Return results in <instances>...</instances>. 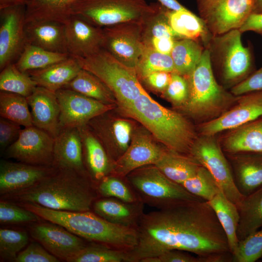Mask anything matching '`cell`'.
<instances>
[{
  "label": "cell",
  "instance_id": "10",
  "mask_svg": "<svg viewBox=\"0 0 262 262\" xmlns=\"http://www.w3.org/2000/svg\"><path fill=\"white\" fill-rule=\"evenodd\" d=\"M189 154L209 171L226 196L237 206L245 196L237 189L231 166L214 136H198Z\"/></svg>",
  "mask_w": 262,
  "mask_h": 262
},
{
  "label": "cell",
  "instance_id": "19",
  "mask_svg": "<svg viewBox=\"0 0 262 262\" xmlns=\"http://www.w3.org/2000/svg\"><path fill=\"white\" fill-rule=\"evenodd\" d=\"M68 53L74 58H83L103 49V28L72 15L64 24Z\"/></svg>",
  "mask_w": 262,
  "mask_h": 262
},
{
  "label": "cell",
  "instance_id": "24",
  "mask_svg": "<svg viewBox=\"0 0 262 262\" xmlns=\"http://www.w3.org/2000/svg\"><path fill=\"white\" fill-rule=\"evenodd\" d=\"M141 200L127 202L113 197L95 200L92 205L94 213L105 220L118 225L137 229L144 213Z\"/></svg>",
  "mask_w": 262,
  "mask_h": 262
},
{
  "label": "cell",
  "instance_id": "48",
  "mask_svg": "<svg viewBox=\"0 0 262 262\" xmlns=\"http://www.w3.org/2000/svg\"><path fill=\"white\" fill-rule=\"evenodd\" d=\"M59 259L49 252L42 245L32 242L20 251L15 262H58Z\"/></svg>",
  "mask_w": 262,
  "mask_h": 262
},
{
  "label": "cell",
  "instance_id": "34",
  "mask_svg": "<svg viewBox=\"0 0 262 262\" xmlns=\"http://www.w3.org/2000/svg\"><path fill=\"white\" fill-rule=\"evenodd\" d=\"M205 47L198 42L188 38L175 40L170 55L174 72L185 77L189 76L202 57Z\"/></svg>",
  "mask_w": 262,
  "mask_h": 262
},
{
  "label": "cell",
  "instance_id": "18",
  "mask_svg": "<svg viewBox=\"0 0 262 262\" xmlns=\"http://www.w3.org/2000/svg\"><path fill=\"white\" fill-rule=\"evenodd\" d=\"M165 150L155 143L147 133L137 131L127 149L113 163L110 174L125 178L136 169L155 164Z\"/></svg>",
  "mask_w": 262,
  "mask_h": 262
},
{
  "label": "cell",
  "instance_id": "1",
  "mask_svg": "<svg viewBox=\"0 0 262 262\" xmlns=\"http://www.w3.org/2000/svg\"><path fill=\"white\" fill-rule=\"evenodd\" d=\"M137 230L138 243L127 252L126 262H140L172 249L193 253L207 262L232 260L226 235L209 203L203 199L144 213Z\"/></svg>",
  "mask_w": 262,
  "mask_h": 262
},
{
  "label": "cell",
  "instance_id": "4",
  "mask_svg": "<svg viewBox=\"0 0 262 262\" xmlns=\"http://www.w3.org/2000/svg\"><path fill=\"white\" fill-rule=\"evenodd\" d=\"M123 109L166 148L189 154L198 136L193 125L180 113L161 105L146 91Z\"/></svg>",
  "mask_w": 262,
  "mask_h": 262
},
{
  "label": "cell",
  "instance_id": "32",
  "mask_svg": "<svg viewBox=\"0 0 262 262\" xmlns=\"http://www.w3.org/2000/svg\"><path fill=\"white\" fill-rule=\"evenodd\" d=\"M208 202L213 210L226 235L232 256L239 243L237 235L240 218L238 208L236 204L226 196L221 190Z\"/></svg>",
  "mask_w": 262,
  "mask_h": 262
},
{
  "label": "cell",
  "instance_id": "37",
  "mask_svg": "<svg viewBox=\"0 0 262 262\" xmlns=\"http://www.w3.org/2000/svg\"><path fill=\"white\" fill-rule=\"evenodd\" d=\"M168 9L160 3H153L152 11L143 22V38L146 45H148L155 37H167L175 40L181 38L170 26L167 16Z\"/></svg>",
  "mask_w": 262,
  "mask_h": 262
},
{
  "label": "cell",
  "instance_id": "6",
  "mask_svg": "<svg viewBox=\"0 0 262 262\" xmlns=\"http://www.w3.org/2000/svg\"><path fill=\"white\" fill-rule=\"evenodd\" d=\"M239 29L213 35L205 47L209 51L212 66L218 71L222 85L232 88L254 72L250 49L245 47Z\"/></svg>",
  "mask_w": 262,
  "mask_h": 262
},
{
  "label": "cell",
  "instance_id": "12",
  "mask_svg": "<svg viewBox=\"0 0 262 262\" xmlns=\"http://www.w3.org/2000/svg\"><path fill=\"white\" fill-rule=\"evenodd\" d=\"M103 29V49L124 65L136 69L146 48L143 22H122Z\"/></svg>",
  "mask_w": 262,
  "mask_h": 262
},
{
  "label": "cell",
  "instance_id": "38",
  "mask_svg": "<svg viewBox=\"0 0 262 262\" xmlns=\"http://www.w3.org/2000/svg\"><path fill=\"white\" fill-rule=\"evenodd\" d=\"M0 115L24 127L33 126L27 98L18 94L0 91Z\"/></svg>",
  "mask_w": 262,
  "mask_h": 262
},
{
  "label": "cell",
  "instance_id": "7",
  "mask_svg": "<svg viewBox=\"0 0 262 262\" xmlns=\"http://www.w3.org/2000/svg\"><path fill=\"white\" fill-rule=\"evenodd\" d=\"M75 58L82 68L96 75L108 87L123 108L146 91L136 69L124 65L104 49L88 56Z\"/></svg>",
  "mask_w": 262,
  "mask_h": 262
},
{
  "label": "cell",
  "instance_id": "3",
  "mask_svg": "<svg viewBox=\"0 0 262 262\" xmlns=\"http://www.w3.org/2000/svg\"><path fill=\"white\" fill-rule=\"evenodd\" d=\"M18 204L41 218L61 225L88 241L129 252L138 243L137 229L111 223L94 213L54 210L30 203Z\"/></svg>",
  "mask_w": 262,
  "mask_h": 262
},
{
  "label": "cell",
  "instance_id": "43",
  "mask_svg": "<svg viewBox=\"0 0 262 262\" xmlns=\"http://www.w3.org/2000/svg\"><path fill=\"white\" fill-rule=\"evenodd\" d=\"M108 175L98 181L97 193L102 197H113L127 202L140 200L127 180Z\"/></svg>",
  "mask_w": 262,
  "mask_h": 262
},
{
  "label": "cell",
  "instance_id": "9",
  "mask_svg": "<svg viewBox=\"0 0 262 262\" xmlns=\"http://www.w3.org/2000/svg\"><path fill=\"white\" fill-rule=\"evenodd\" d=\"M153 9L146 0H78L72 15L101 28L129 21H144Z\"/></svg>",
  "mask_w": 262,
  "mask_h": 262
},
{
  "label": "cell",
  "instance_id": "30",
  "mask_svg": "<svg viewBox=\"0 0 262 262\" xmlns=\"http://www.w3.org/2000/svg\"><path fill=\"white\" fill-rule=\"evenodd\" d=\"M167 16L172 29L181 38L200 41L205 47L213 35L200 17L188 9L173 11L168 9Z\"/></svg>",
  "mask_w": 262,
  "mask_h": 262
},
{
  "label": "cell",
  "instance_id": "17",
  "mask_svg": "<svg viewBox=\"0 0 262 262\" xmlns=\"http://www.w3.org/2000/svg\"><path fill=\"white\" fill-rule=\"evenodd\" d=\"M39 221L29 227L30 234L58 258L68 262L86 246L82 238L64 227L48 221Z\"/></svg>",
  "mask_w": 262,
  "mask_h": 262
},
{
  "label": "cell",
  "instance_id": "51",
  "mask_svg": "<svg viewBox=\"0 0 262 262\" xmlns=\"http://www.w3.org/2000/svg\"><path fill=\"white\" fill-rule=\"evenodd\" d=\"M158 257L161 262H207L204 258L179 249L167 251Z\"/></svg>",
  "mask_w": 262,
  "mask_h": 262
},
{
  "label": "cell",
  "instance_id": "31",
  "mask_svg": "<svg viewBox=\"0 0 262 262\" xmlns=\"http://www.w3.org/2000/svg\"><path fill=\"white\" fill-rule=\"evenodd\" d=\"M154 165L168 178L180 185L195 175L201 166L190 154L167 148Z\"/></svg>",
  "mask_w": 262,
  "mask_h": 262
},
{
  "label": "cell",
  "instance_id": "5",
  "mask_svg": "<svg viewBox=\"0 0 262 262\" xmlns=\"http://www.w3.org/2000/svg\"><path fill=\"white\" fill-rule=\"evenodd\" d=\"M185 78L188 83L189 94L180 108L197 121L203 123L218 117L238 99V96L229 92L217 82L210 53L206 48L197 65Z\"/></svg>",
  "mask_w": 262,
  "mask_h": 262
},
{
  "label": "cell",
  "instance_id": "23",
  "mask_svg": "<svg viewBox=\"0 0 262 262\" xmlns=\"http://www.w3.org/2000/svg\"><path fill=\"white\" fill-rule=\"evenodd\" d=\"M231 170L240 193L246 196L262 187V153L229 154Z\"/></svg>",
  "mask_w": 262,
  "mask_h": 262
},
{
  "label": "cell",
  "instance_id": "35",
  "mask_svg": "<svg viewBox=\"0 0 262 262\" xmlns=\"http://www.w3.org/2000/svg\"><path fill=\"white\" fill-rule=\"evenodd\" d=\"M64 88L105 103L115 102V98L108 87L96 75L82 68Z\"/></svg>",
  "mask_w": 262,
  "mask_h": 262
},
{
  "label": "cell",
  "instance_id": "53",
  "mask_svg": "<svg viewBox=\"0 0 262 262\" xmlns=\"http://www.w3.org/2000/svg\"><path fill=\"white\" fill-rule=\"evenodd\" d=\"M239 30L242 33L253 31L262 35V13H251Z\"/></svg>",
  "mask_w": 262,
  "mask_h": 262
},
{
  "label": "cell",
  "instance_id": "22",
  "mask_svg": "<svg viewBox=\"0 0 262 262\" xmlns=\"http://www.w3.org/2000/svg\"><path fill=\"white\" fill-rule=\"evenodd\" d=\"M52 166L57 169L74 170L87 175L78 128L62 129L54 138Z\"/></svg>",
  "mask_w": 262,
  "mask_h": 262
},
{
  "label": "cell",
  "instance_id": "58",
  "mask_svg": "<svg viewBox=\"0 0 262 262\" xmlns=\"http://www.w3.org/2000/svg\"><path fill=\"white\" fill-rule=\"evenodd\" d=\"M140 262H161L159 257H147L142 259Z\"/></svg>",
  "mask_w": 262,
  "mask_h": 262
},
{
  "label": "cell",
  "instance_id": "40",
  "mask_svg": "<svg viewBox=\"0 0 262 262\" xmlns=\"http://www.w3.org/2000/svg\"><path fill=\"white\" fill-rule=\"evenodd\" d=\"M181 185L190 194L207 201L212 200L221 190L209 171L201 165Z\"/></svg>",
  "mask_w": 262,
  "mask_h": 262
},
{
  "label": "cell",
  "instance_id": "41",
  "mask_svg": "<svg viewBox=\"0 0 262 262\" xmlns=\"http://www.w3.org/2000/svg\"><path fill=\"white\" fill-rule=\"evenodd\" d=\"M127 252L101 244L86 246L68 262H126Z\"/></svg>",
  "mask_w": 262,
  "mask_h": 262
},
{
  "label": "cell",
  "instance_id": "42",
  "mask_svg": "<svg viewBox=\"0 0 262 262\" xmlns=\"http://www.w3.org/2000/svg\"><path fill=\"white\" fill-rule=\"evenodd\" d=\"M138 78L143 79L157 71L174 72V66L170 54L160 53L150 46L146 45L136 67Z\"/></svg>",
  "mask_w": 262,
  "mask_h": 262
},
{
  "label": "cell",
  "instance_id": "47",
  "mask_svg": "<svg viewBox=\"0 0 262 262\" xmlns=\"http://www.w3.org/2000/svg\"><path fill=\"white\" fill-rule=\"evenodd\" d=\"M163 93L173 104L181 108L186 102L189 94L186 78L176 72H172L170 81Z\"/></svg>",
  "mask_w": 262,
  "mask_h": 262
},
{
  "label": "cell",
  "instance_id": "13",
  "mask_svg": "<svg viewBox=\"0 0 262 262\" xmlns=\"http://www.w3.org/2000/svg\"><path fill=\"white\" fill-rule=\"evenodd\" d=\"M54 143V138L45 131L34 126L24 127L4 153L7 158L19 162L52 166Z\"/></svg>",
  "mask_w": 262,
  "mask_h": 262
},
{
  "label": "cell",
  "instance_id": "57",
  "mask_svg": "<svg viewBox=\"0 0 262 262\" xmlns=\"http://www.w3.org/2000/svg\"><path fill=\"white\" fill-rule=\"evenodd\" d=\"M252 13H262V0H255Z\"/></svg>",
  "mask_w": 262,
  "mask_h": 262
},
{
  "label": "cell",
  "instance_id": "46",
  "mask_svg": "<svg viewBox=\"0 0 262 262\" xmlns=\"http://www.w3.org/2000/svg\"><path fill=\"white\" fill-rule=\"evenodd\" d=\"M39 216L18 204L2 199L0 202L1 224H18L40 221Z\"/></svg>",
  "mask_w": 262,
  "mask_h": 262
},
{
  "label": "cell",
  "instance_id": "36",
  "mask_svg": "<svg viewBox=\"0 0 262 262\" xmlns=\"http://www.w3.org/2000/svg\"><path fill=\"white\" fill-rule=\"evenodd\" d=\"M70 56L68 53L52 52L27 43L15 64L20 71L28 72L46 68Z\"/></svg>",
  "mask_w": 262,
  "mask_h": 262
},
{
  "label": "cell",
  "instance_id": "49",
  "mask_svg": "<svg viewBox=\"0 0 262 262\" xmlns=\"http://www.w3.org/2000/svg\"><path fill=\"white\" fill-rule=\"evenodd\" d=\"M21 126L12 121L0 118V148L4 153L5 150L18 138L22 130Z\"/></svg>",
  "mask_w": 262,
  "mask_h": 262
},
{
  "label": "cell",
  "instance_id": "29",
  "mask_svg": "<svg viewBox=\"0 0 262 262\" xmlns=\"http://www.w3.org/2000/svg\"><path fill=\"white\" fill-rule=\"evenodd\" d=\"M78 0H29L26 6V23L51 21L65 24L73 15Z\"/></svg>",
  "mask_w": 262,
  "mask_h": 262
},
{
  "label": "cell",
  "instance_id": "33",
  "mask_svg": "<svg viewBox=\"0 0 262 262\" xmlns=\"http://www.w3.org/2000/svg\"><path fill=\"white\" fill-rule=\"evenodd\" d=\"M237 207L240 217L237 231L239 241L262 228V187L245 196Z\"/></svg>",
  "mask_w": 262,
  "mask_h": 262
},
{
  "label": "cell",
  "instance_id": "54",
  "mask_svg": "<svg viewBox=\"0 0 262 262\" xmlns=\"http://www.w3.org/2000/svg\"><path fill=\"white\" fill-rule=\"evenodd\" d=\"M175 39L171 37H155L151 39L149 44L156 51L165 54H170Z\"/></svg>",
  "mask_w": 262,
  "mask_h": 262
},
{
  "label": "cell",
  "instance_id": "16",
  "mask_svg": "<svg viewBox=\"0 0 262 262\" xmlns=\"http://www.w3.org/2000/svg\"><path fill=\"white\" fill-rule=\"evenodd\" d=\"M262 116V91L238 96L236 102L218 117L202 123L201 135L215 136L230 131Z\"/></svg>",
  "mask_w": 262,
  "mask_h": 262
},
{
  "label": "cell",
  "instance_id": "50",
  "mask_svg": "<svg viewBox=\"0 0 262 262\" xmlns=\"http://www.w3.org/2000/svg\"><path fill=\"white\" fill-rule=\"evenodd\" d=\"M262 91V67L246 80L230 89V92L239 96L250 92Z\"/></svg>",
  "mask_w": 262,
  "mask_h": 262
},
{
  "label": "cell",
  "instance_id": "55",
  "mask_svg": "<svg viewBox=\"0 0 262 262\" xmlns=\"http://www.w3.org/2000/svg\"><path fill=\"white\" fill-rule=\"evenodd\" d=\"M159 3L167 8V9L173 10H188L182 5L177 0H157Z\"/></svg>",
  "mask_w": 262,
  "mask_h": 262
},
{
  "label": "cell",
  "instance_id": "8",
  "mask_svg": "<svg viewBox=\"0 0 262 262\" xmlns=\"http://www.w3.org/2000/svg\"><path fill=\"white\" fill-rule=\"evenodd\" d=\"M125 178L144 204L158 209L181 202L202 199L170 180L154 164L136 169Z\"/></svg>",
  "mask_w": 262,
  "mask_h": 262
},
{
  "label": "cell",
  "instance_id": "21",
  "mask_svg": "<svg viewBox=\"0 0 262 262\" xmlns=\"http://www.w3.org/2000/svg\"><path fill=\"white\" fill-rule=\"evenodd\" d=\"M26 98L33 126L55 138L61 130L60 106L55 93L37 86L33 93Z\"/></svg>",
  "mask_w": 262,
  "mask_h": 262
},
{
  "label": "cell",
  "instance_id": "11",
  "mask_svg": "<svg viewBox=\"0 0 262 262\" xmlns=\"http://www.w3.org/2000/svg\"><path fill=\"white\" fill-rule=\"evenodd\" d=\"M255 0H197L200 17L213 35L239 29L252 12Z\"/></svg>",
  "mask_w": 262,
  "mask_h": 262
},
{
  "label": "cell",
  "instance_id": "39",
  "mask_svg": "<svg viewBox=\"0 0 262 262\" xmlns=\"http://www.w3.org/2000/svg\"><path fill=\"white\" fill-rule=\"evenodd\" d=\"M37 86L27 72L19 70L15 63L0 70V90L28 97Z\"/></svg>",
  "mask_w": 262,
  "mask_h": 262
},
{
  "label": "cell",
  "instance_id": "15",
  "mask_svg": "<svg viewBox=\"0 0 262 262\" xmlns=\"http://www.w3.org/2000/svg\"><path fill=\"white\" fill-rule=\"evenodd\" d=\"M26 6L0 10V69L15 63L27 40L25 33Z\"/></svg>",
  "mask_w": 262,
  "mask_h": 262
},
{
  "label": "cell",
  "instance_id": "25",
  "mask_svg": "<svg viewBox=\"0 0 262 262\" xmlns=\"http://www.w3.org/2000/svg\"><path fill=\"white\" fill-rule=\"evenodd\" d=\"M25 33L28 44L52 52L68 53L64 24L51 21L26 23Z\"/></svg>",
  "mask_w": 262,
  "mask_h": 262
},
{
  "label": "cell",
  "instance_id": "27",
  "mask_svg": "<svg viewBox=\"0 0 262 262\" xmlns=\"http://www.w3.org/2000/svg\"><path fill=\"white\" fill-rule=\"evenodd\" d=\"M82 67L78 60L70 56L46 68L27 72L37 86L55 93L65 87L77 75Z\"/></svg>",
  "mask_w": 262,
  "mask_h": 262
},
{
  "label": "cell",
  "instance_id": "56",
  "mask_svg": "<svg viewBox=\"0 0 262 262\" xmlns=\"http://www.w3.org/2000/svg\"><path fill=\"white\" fill-rule=\"evenodd\" d=\"M29 0H0V10L6 8L26 6Z\"/></svg>",
  "mask_w": 262,
  "mask_h": 262
},
{
  "label": "cell",
  "instance_id": "20",
  "mask_svg": "<svg viewBox=\"0 0 262 262\" xmlns=\"http://www.w3.org/2000/svg\"><path fill=\"white\" fill-rule=\"evenodd\" d=\"M55 169L52 166L1 160L0 194L3 196L27 188L50 174Z\"/></svg>",
  "mask_w": 262,
  "mask_h": 262
},
{
  "label": "cell",
  "instance_id": "44",
  "mask_svg": "<svg viewBox=\"0 0 262 262\" xmlns=\"http://www.w3.org/2000/svg\"><path fill=\"white\" fill-rule=\"evenodd\" d=\"M28 233L22 230L0 229V260L14 261L29 243Z\"/></svg>",
  "mask_w": 262,
  "mask_h": 262
},
{
  "label": "cell",
  "instance_id": "26",
  "mask_svg": "<svg viewBox=\"0 0 262 262\" xmlns=\"http://www.w3.org/2000/svg\"><path fill=\"white\" fill-rule=\"evenodd\" d=\"M78 129L81 137L83 159L91 177L98 182L110 174L112 163L102 144L88 125Z\"/></svg>",
  "mask_w": 262,
  "mask_h": 262
},
{
  "label": "cell",
  "instance_id": "2",
  "mask_svg": "<svg viewBox=\"0 0 262 262\" xmlns=\"http://www.w3.org/2000/svg\"><path fill=\"white\" fill-rule=\"evenodd\" d=\"M96 192L87 176L75 171L57 169L33 185L1 199L30 203L58 211H90Z\"/></svg>",
  "mask_w": 262,
  "mask_h": 262
},
{
  "label": "cell",
  "instance_id": "14",
  "mask_svg": "<svg viewBox=\"0 0 262 262\" xmlns=\"http://www.w3.org/2000/svg\"><path fill=\"white\" fill-rule=\"evenodd\" d=\"M60 110L61 130L80 128L95 117L112 110L114 104H107L73 90L64 88L55 92Z\"/></svg>",
  "mask_w": 262,
  "mask_h": 262
},
{
  "label": "cell",
  "instance_id": "28",
  "mask_svg": "<svg viewBox=\"0 0 262 262\" xmlns=\"http://www.w3.org/2000/svg\"><path fill=\"white\" fill-rule=\"evenodd\" d=\"M230 131L223 140L225 151L262 153V116Z\"/></svg>",
  "mask_w": 262,
  "mask_h": 262
},
{
  "label": "cell",
  "instance_id": "45",
  "mask_svg": "<svg viewBox=\"0 0 262 262\" xmlns=\"http://www.w3.org/2000/svg\"><path fill=\"white\" fill-rule=\"evenodd\" d=\"M260 258H262V228L239 241L232 261L254 262Z\"/></svg>",
  "mask_w": 262,
  "mask_h": 262
},
{
  "label": "cell",
  "instance_id": "52",
  "mask_svg": "<svg viewBox=\"0 0 262 262\" xmlns=\"http://www.w3.org/2000/svg\"><path fill=\"white\" fill-rule=\"evenodd\" d=\"M171 73L166 71L154 72L148 74L143 80L151 89L164 93L170 81Z\"/></svg>",
  "mask_w": 262,
  "mask_h": 262
}]
</instances>
